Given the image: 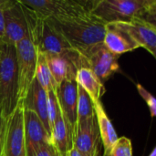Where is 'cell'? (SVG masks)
Returning a JSON list of instances; mask_svg holds the SVG:
<instances>
[{
  "label": "cell",
  "instance_id": "1",
  "mask_svg": "<svg viewBox=\"0 0 156 156\" xmlns=\"http://www.w3.org/2000/svg\"><path fill=\"white\" fill-rule=\"evenodd\" d=\"M48 19L69 45L82 55L91 47L103 42L107 24L91 11L71 17Z\"/></svg>",
  "mask_w": 156,
  "mask_h": 156
},
{
  "label": "cell",
  "instance_id": "2",
  "mask_svg": "<svg viewBox=\"0 0 156 156\" xmlns=\"http://www.w3.org/2000/svg\"><path fill=\"white\" fill-rule=\"evenodd\" d=\"M18 104L16 46L0 43V113L6 120Z\"/></svg>",
  "mask_w": 156,
  "mask_h": 156
},
{
  "label": "cell",
  "instance_id": "3",
  "mask_svg": "<svg viewBox=\"0 0 156 156\" xmlns=\"http://www.w3.org/2000/svg\"><path fill=\"white\" fill-rule=\"evenodd\" d=\"M91 12L106 24L126 22L139 16L156 15V0L93 1Z\"/></svg>",
  "mask_w": 156,
  "mask_h": 156
},
{
  "label": "cell",
  "instance_id": "4",
  "mask_svg": "<svg viewBox=\"0 0 156 156\" xmlns=\"http://www.w3.org/2000/svg\"><path fill=\"white\" fill-rule=\"evenodd\" d=\"M37 16L48 18H65L85 14L92 9L93 1L75 0H19Z\"/></svg>",
  "mask_w": 156,
  "mask_h": 156
},
{
  "label": "cell",
  "instance_id": "5",
  "mask_svg": "<svg viewBox=\"0 0 156 156\" xmlns=\"http://www.w3.org/2000/svg\"><path fill=\"white\" fill-rule=\"evenodd\" d=\"M18 72V103L25 99L28 89L36 78L37 49L29 33L16 45Z\"/></svg>",
  "mask_w": 156,
  "mask_h": 156
},
{
  "label": "cell",
  "instance_id": "6",
  "mask_svg": "<svg viewBox=\"0 0 156 156\" xmlns=\"http://www.w3.org/2000/svg\"><path fill=\"white\" fill-rule=\"evenodd\" d=\"M3 154L4 156H27L22 103H18L14 112L5 120Z\"/></svg>",
  "mask_w": 156,
  "mask_h": 156
},
{
  "label": "cell",
  "instance_id": "7",
  "mask_svg": "<svg viewBox=\"0 0 156 156\" xmlns=\"http://www.w3.org/2000/svg\"><path fill=\"white\" fill-rule=\"evenodd\" d=\"M83 56L88 61L89 68L104 84L110 77L119 69L120 56L112 53L102 43H99L88 49Z\"/></svg>",
  "mask_w": 156,
  "mask_h": 156
},
{
  "label": "cell",
  "instance_id": "8",
  "mask_svg": "<svg viewBox=\"0 0 156 156\" xmlns=\"http://www.w3.org/2000/svg\"><path fill=\"white\" fill-rule=\"evenodd\" d=\"M5 32L0 39L1 44L16 46L28 33V25L26 13L19 1L4 9Z\"/></svg>",
  "mask_w": 156,
  "mask_h": 156
},
{
  "label": "cell",
  "instance_id": "9",
  "mask_svg": "<svg viewBox=\"0 0 156 156\" xmlns=\"http://www.w3.org/2000/svg\"><path fill=\"white\" fill-rule=\"evenodd\" d=\"M127 32L141 48L153 54L156 48V23L146 17H135L126 22L111 23Z\"/></svg>",
  "mask_w": 156,
  "mask_h": 156
},
{
  "label": "cell",
  "instance_id": "10",
  "mask_svg": "<svg viewBox=\"0 0 156 156\" xmlns=\"http://www.w3.org/2000/svg\"><path fill=\"white\" fill-rule=\"evenodd\" d=\"M101 137L96 117L76 124L73 146L82 156H99Z\"/></svg>",
  "mask_w": 156,
  "mask_h": 156
},
{
  "label": "cell",
  "instance_id": "11",
  "mask_svg": "<svg viewBox=\"0 0 156 156\" xmlns=\"http://www.w3.org/2000/svg\"><path fill=\"white\" fill-rule=\"evenodd\" d=\"M24 128L27 156H32L40 147L51 144L50 134L41 120L32 111L24 109Z\"/></svg>",
  "mask_w": 156,
  "mask_h": 156
},
{
  "label": "cell",
  "instance_id": "12",
  "mask_svg": "<svg viewBox=\"0 0 156 156\" xmlns=\"http://www.w3.org/2000/svg\"><path fill=\"white\" fill-rule=\"evenodd\" d=\"M20 103H22L24 109L32 111L38 116V118L44 124L45 128L50 134L51 131L48 115L47 91L40 86L36 78L31 83L25 99Z\"/></svg>",
  "mask_w": 156,
  "mask_h": 156
},
{
  "label": "cell",
  "instance_id": "13",
  "mask_svg": "<svg viewBox=\"0 0 156 156\" xmlns=\"http://www.w3.org/2000/svg\"><path fill=\"white\" fill-rule=\"evenodd\" d=\"M58 99L61 112L72 128L73 133L77 124L78 83L76 80H65L58 88Z\"/></svg>",
  "mask_w": 156,
  "mask_h": 156
},
{
  "label": "cell",
  "instance_id": "14",
  "mask_svg": "<svg viewBox=\"0 0 156 156\" xmlns=\"http://www.w3.org/2000/svg\"><path fill=\"white\" fill-rule=\"evenodd\" d=\"M103 44L112 53L118 56L141 48L127 32L112 24L106 26Z\"/></svg>",
  "mask_w": 156,
  "mask_h": 156
},
{
  "label": "cell",
  "instance_id": "15",
  "mask_svg": "<svg viewBox=\"0 0 156 156\" xmlns=\"http://www.w3.org/2000/svg\"><path fill=\"white\" fill-rule=\"evenodd\" d=\"M50 139L51 144L59 155H68L73 147V131L64 117L61 109L52 126Z\"/></svg>",
  "mask_w": 156,
  "mask_h": 156
},
{
  "label": "cell",
  "instance_id": "16",
  "mask_svg": "<svg viewBox=\"0 0 156 156\" xmlns=\"http://www.w3.org/2000/svg\"><path fill=\"white\" fill-rule=\"evenodd\" d=\"M93 106H94V112H95V117L99 128V133H100V137L101 144L104 148V153L106 154H109L110 152L112 151L113 145L119 139L117 133L112 125V122L109 119L104 107L101 101H94Z\"/></svg>",
  "mask_w": 156,
  "mask_h": 156
},
{
  "label": "cell",
  "instance_id": "17",
  "mask_svg": "<svg viewBox=\"0 0 156 156\" xmlns=\"http://www.w3.org/2000/svg\"><path fill=\"white\" fill-rule=\"evenodd\" d=\"M76 81L89 94L92 101L101 100L106 91L104 84L101 82L98 77L88 67H83L78 70Z\"/></svg>",
  "mask_w": 156,
  "mask_h": 156
},
{
  "label": "cell",
  "instance_id": "18",
  "mask_svg": "<svg viewBox=\"0 0 156 156\" xmlns=\"http://www.w3.org/2000/svg\"><path fill=\"white\" fill-rule=\"evenodd\" d=\"M36 80L38 81L40 86L48 91L58 92V86L52 77L50 69L48 65L47 58L44 53L37 51V61L36 69Z\"/></svg>",
  "mask_w": 156,
  "mask_h": 156
},
{
  "label": "cell",
  "instance_id": "19",
  "mask_svg": "<svg viewBox=\"0 0 156 156\" xmlns=\"http://www.w3.org/2000/svg\"><path fill=\"white\" fill-rule=\"evenodd\" d=\"M95 117L93 102L89 94L78 85V106H77V123Z\"/></svg>",
  "mask_w": 156,
  "mask_h": 156
},
{
  "label": "cell",
  "instance_id": "20",
  "mask_svg": "<svg viewBox=\"0 0 156 156\" xmlns=\"http://www.w3.org/2000/svg\"><path fill=\"white\" fill-rule=\"evenodd\" d=\"M47 97H48V121H49L50 131H51L52 126L57 117L59 114L60 106H59V102L58 99V92L48 91Z\"/></svg>",
  "mask_w": 156,
  "mask_h": 156
},
{
  "label": "cell",
  "instance_id": "21",
  "mask_svg": "<svg viewBox=\"0 0 156 156\" xmlns=\"http://www.w3.org/2000/svg\"><path fill=\"white\" fill-rule=\"evenodd\" d=\"M108 156H133L132 142L127 137H120Z\"/></svg>",
  "mask_w": 156,
  "mask_h": 156
},
{
  "label": "cell",
  "instance_id": "22",
  "mask_svg": "<svg viewBox=\"0 0 156 156\" xmlns=\"http://www.w3.org/2000/svg\"><path fill=\"white\" fill-rule=\"evenodd\" d=\"M136 87H137V90L140 96L145 101L149 108V111L151 112V115L153 117H156V98L152 93H150L143 85L137 84Z\"/></svg>",
  "mask_w": 156,
  "mask_h": 156
},
{
  "label": "cell",
  "instance_id": "23",
  "mask_svg": "<svg viewBox=\"0 0 156 156\" xmlns=\"http://www.w3.org/2000/svg\"><path fill=\"white\" fill-rule=\"evenodd\" d=\"M32 156H58V154L57 153L52 144H48L40 147Z\"/></svg>",
  "mask_w": 156,
  "mask_h": 156
},
{
  "label": "cell",
  "instance_id": "24",
  "mask_svg": "<svg viewBox=\"0 0 156 156\" xmlns=\"http://www.w3.org/2000/svg\"><path fill=\"white\" fill-rule=\"evenodd\" d=\"M4 128H5V119L0 113V156L3 154V136H4Z\"/></svg>",
  "mask_w": 156,
  "mask_h": 156
},
{
  "label": "cell",
  "instance_id": "25",
  "mask_svg": "<svg viewBox=\"0 0 156 156\" xmlns=\"http://www.w3.org/2000/svg\"><path fill=\"white\" fill-rule=\"evenodd\" d=\"M5 32V16H4V9L0 8V39L3 37Z\"/></svg>",
  "mask_w": 156,
  "mask_h": 156
},
{
  "label": "cell",
  "instance_id": "26",
  "mask_svg": "<svg viewBox=\"0 0 156 156\" xmlns=\"http://www.w3.org/2000/svg\"><path fill=\"white\" fill-rule=\"evenodd\" d=\"M15 3H16V1H12V0H0V8L5 9L7 7H10L11 5H13Z\"/></svg>",
  "mask_w": 156,
  "mask_h": 156
},
{
  "label": "cell",
  "instance_id": "27",
  "mask_svg": "<svg viewBox=\"0 0 156 156\" xmlns=\"http://www.w3.org/2000/svg\"><path fill=\"white\" fill-rule=\"evenodd\" d=\"M69 156H82L80 154V152L73 146L72 147V149L69 152Z\"/></svg>",
  "mask_w": 156,
  "mask_h": 156
},
{
  "label": "cell",
  "instance_id": "28",
  "mask_svg": "<svg viewBox=\"0 0 156 156\" xmlns=\"http://www.w3.org/2000/svg\"><path fill=\"white\" fill-rule=\"evenodd\" d=\"M149 156H156V146L154 147V149L152 151V153L150 154V155Z\"/></svg>",
  "mask_w": 156,
  "mask_h": 156
},
{
  "label": "cell",
  "instance_id": "29",
  "mask_svg": "<svg viewBox=\"0 0 156 156\" xmlns=\"http://www.w3.org/2000/svg\"><path fill=\"white\" fill-rule=\"evenodd\" d=\"M152 55H153V56H154V57L156 58V48L154 50V52H153V54H152Z\"/></svg>",
  "mask_w": 156,
  "mask_h": 156
},
{
  "label": "cell",
  "instance_id": "30",
  "mask_svg": "<svg viewBox=\"0 0 156 156\" xmlns=\"http://www.w3.org/2000/svg\"><path fill=\"white\" fill-rule=\"evenodd\" d=\"M102 156H108V154H103V155Z\"/></svg>",
  "mask_w": 156,
  "mask_h": 156
},
{
  "label": "cell",
  "instance_id": "31",
  "mask_svg": "<svg viewBox=\"0 0 156 156\" xmlns=\"http://www.w3.org/2000/svg\"><path fill=\"white\" fill-rule=\"evenodd\" d=\"M58 156H61V155H59V154H58ZM65 156H69V154H68V155H65Z\"/></svg>",
  "mask_w": 156,
  "mask_h": 156
}]
</instances>
